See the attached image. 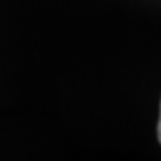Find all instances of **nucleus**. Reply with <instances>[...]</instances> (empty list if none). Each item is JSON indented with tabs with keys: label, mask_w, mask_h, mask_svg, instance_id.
I'll return each mask as SVG.
<instances>
[{
	"label": "nucleus",
	"mask_w": 161,
	"mask_h": 161,
	"mask_svg": "<svg viewBox=\"0 0 161 161\" xmlns=\"http://www.w3.org/2000/svg\"><path fill=\"white\" fill-rule=\"evenodd\" d=\"M158 140L161 145V108H159V122H158Z\"/></svg>",
	"instance_id": "obj_1"
}]
</instances>
